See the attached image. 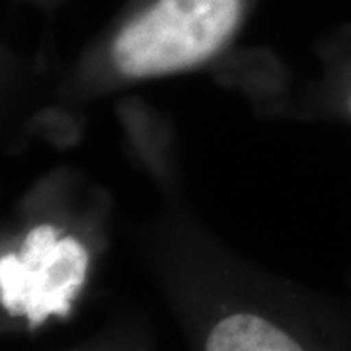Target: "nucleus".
<instances>
[{
    "mask_svg": "<svg viewBox=\"0 0 351 351\" xmlns=\"http://www.w3.org/2000/svg\"><path fill=\"white\" fill-rule=\"evenodd\" d=\"M242 0H156L121 29L113 61L127 76L176 73L205 61L237 29Z\"/></svg>",
    "mask_w": 351,
    "mask_h": 351,
    "instance_id": "nucleus-1",
    "label": "nucleus"
},
{
    "mask_svg": "<svg viewBox=\"0 0 351 351\" xmlns=\"http://www.w3.org/2000/svg\"><path fill=\"white\" fill-rule=\"evenodd\" d=\"M88 269L86 248L49 225L27 232L18 254L0 260V297L8 313L38 326L53 314H66Z\"/></svg>",
    "mask_w": 351,
    "mask_h": 351,
    "instance_id": "nucleus-2",
    "label": "nucleus"
},
{
    "mask_svg": "<svg viewBox=\"0 0 351 351\" xmlns=\"http://www.w3.org/2000/svg\"><path fill=\"white\" fill-rule=\"evenodd\" d=\"M205 351H304V348L262 316L237 313L211 328Z\"/></svg>",
    "mask_w": 351,
    "mask_h": 351,
    "instance_id": "nucleus-3",
    "label": "nucleus"
}]
</instances>
